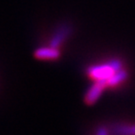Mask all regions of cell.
Here are the masks:
<instances>
[{"mask_svg": "<svg viewBox=\"0 0 135 135\" xmlns=\"http://www.w3.org/2000/svg\"><path fill=\"white\" fill-rule=\"evenodd\" d=\"M122 62L119 60H111L107 63L92 65L87 69V75L93 79L94 81L97 80H105L107 81L111 78L118 70L122 69Z\"/></svg>", "mask_w": 135, "mask_h": 135, "instance_id": "1", "label": "cell"}, {"mask_svg": "<svg viewBox=\"0 0 135 135\" xmlns=\"http://www.w3.org/2000/svg\"><path fill=\"white\" fill-rule=\"evenodd\" d=\"M108 87V83L105 80H97L93 83L84 96V102L87 105H93L96 103L99 97L101 96L102 92L105 90V88Z\"/></svg>", "mask_w": 135, "mask_h": 135, "instance_id": "2", "label": "cell"}, {"mask_svg": "<svg viewBox=\"0 0 135 135\" xmlns=\"http://www.w3.org/2000/svg\"><path fill=\"white\" fill-rule=\"evenodd\" d=\"M71 30H72V28L69 24L59 25V27L54 31V33L51 36L49 46L58 48L69 37V35L71 33Z\"/></svg>", "mask_w": 135, "mask_h": 135, "instance_id": "3", "label": "cell"}, {"mask_svg": "<svg viewBox=\"0 0 135 135\" xmlns=\"http://www.w3.org/2000/svg\"><path fill=\"white\" fill-rule=\"evenodd\" d=\"M34 57L40 60H56L60 57V51L56 47H40L34 52Z\"/></svg>", "mask_w": 135, "mask_h": 135, "instance_id": "4", "label": "cell"}, {"mask_svg": "<svg viewBox=\"0 0 135 135\" xmlns=\"http://www.w3.org/2000/svg\"><path fill=\"white\" fill-rule=\"evenodd\" d=\"M128 76V73L126 70H124L123 68L118 70L117 72L112 76L111 78H109L107 80V83H108V87H115L117 85H119L120 83L126 80V78Z\"/></svg>", "mask_w": 135, "mask_h": 135, "instance_id": "5", "label": "cell"}, {"mask_svg": "<svg viewBox=\"0 0 135 135\" xmlns=\"http://www.w3.org/2000/svg\"><path fill=\"white\" fill-rule=\"evenodd\" d=\"M114 131L117 135H135V125H119Z\"/></svg>", "mask_w": 135, "mask_h": 135, "instance_id": "6", "label": "cell"}, {"mask_svg": "<svg viewBox=\"0 0 135 135\" xmlns=\"http://www.w3.org/2000/svg\"><path fill=\"white\" fill-rule=\"evenodd\" d=\"M96 135H108V134H107L106 128H104V127H101V128H99V129H98V131H97V134Z\"/></svg>", "mask_w": 135, "mask_h": 135, "instance_id": "7", "label": "cell"}]
</instances>
